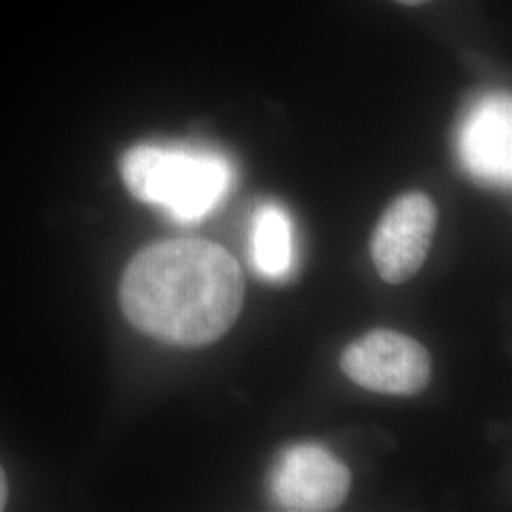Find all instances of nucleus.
Here are the masks:
<instances>
[{"instance_id": "1", "label": "nucleus", "mask_w": 512, "mask_h": 512, "mask_svg": "<svg viewBox=\"0 0 512 512\" xmlns=\"http://www.w3.org/2000/svg\"><path fill=\"white\" fill-rule=\"evenodd\" d=\"M122 310L135 329L175 346L217 342L243 308L245 281L236 258L205 239H169L129 262Z\"/></svg>"}, {"instance_id": "2", "label": "nucleus", "mask_w": 512, "mask_h": 512, "mask_svg": "<svg viewBox=\"0 0 512 512\" xmlns=\"http://www.w3.org/2000/svg\"><path fill=\"white\" fill-rule=\"evenodd\" d=\"M122 177L137 200L162 207L179 222H192L228 194L234 167L215 152L139 145L124 156Z\"/></svg>"}, {"instance_id": "3", "label": "nucleus", "mask_w": 512, "mask_h": 512, "mask_svg": "<svg viewBox=\"0 0 512 512\" xmlns=\"http://www.w3.org/2000/svg\"><path fill=\"white\" fill-rule=\"evenodd\" d=\"M349 380L385 395H418L431 380V355L414 338L395 330H374L342 355Z\"/></svg>"}, {"instance_id": "4", "label": "nucleus", "mask_w": 512, "mask_h": 512, "mask_svg": "<svg viewBox=\"0 0 512 512\" xmlns=\"http://www.w3.org/2000/svg\"><path fill=\"white\" fill-rule=\"evenodd\" d=\"M351 488L349 469L321 446L302 444L283 452L270 478L274 501L283 511L338 509Z\"/></svg>"}, {"instance_id": "5", "label": "nucleus", "mask_w": 512, "mask_h": 512, "mask_svg": "<svg viewBox=\"0 0 512 512\" xmlns=\"http://www.w3.org/2000/svg\"><path fill=\"white\" fill-rule=\"evenodd\" d=\"M437 228V209L425 194L395 200L372 238V258L380 277L399 285L420 272Z\"/></svg>"}, {"instance_id": "6", "label": "nucleus", "mask_w": 512, "mask_h": 512, "mask_svg": "<svg viewBox=\"0 0 512 512\" xmlns=\"http://www.w3.org/2000/svg\"><path fill=\"white\" fill-rule=\"evenodd\" d=\"M458 154L482 183L509 184L512 177V105L503 93L476 101L461 122Z\"/></svg>"}, {"instance_id": "7", "label": "nucleus", "mask_w": 512, "mask_h": 512, "mask_svg": "<svg viewBox=\"0 0 512 512\" xmlns=\"http://www.w3.org/2000/svg\"><path fill=\"white\" fill-rule=\"evenodd\" d=\"M251 245L253 266L258 274L279 281L293 272V222L283 207L268 203L258 209Z\"/></svg>"}, {"instance_id": "8", "label": "nucleus", "mask_w": 512, "mask_h": 512, "mask_svg": "<svg viewBox=\"0 0 512 512\" xmlns=\"http://www.w3.org/2000/svg\"><path fill=\"white\" fill-rule=\"evenodd\" d=\"M6 497H8V482H6V476H4V471L0 467V511L6 505Z\"/></svg>"}, {"instance_id": "9", "label": "nucleus", "mask_w": 512, "mask_h": 512, "mask_svg": "<svg viewBox=\"0 0 512 512\" xmlns=\"http://www.w3.org/2000/svg\"><path fill=\"white\" fill-rule=\"evenodd\" d=\"M395 2H401V4H406V6H418V4H423L427 0H395Z\"/></svg>"}]
</instances>
